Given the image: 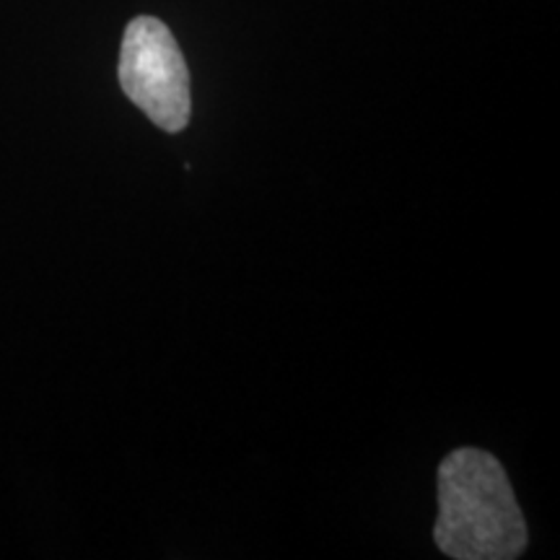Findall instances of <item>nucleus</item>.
<instances>
[{
	"label": "nucleus",
	"instance_id": "1",
	"mask_svg": "<svg viewBox=\"0 0 560 560\" xmlns=\"http://www.w3.org/2000/svg\"><path fill=\"white\" fill-rule=\"evenodd\" d=\"M433 540L454 560H514L527 548V522L493 454L462 446L441 462Z\"/></svg>",
	"mask_w": 560,
	"mask_h": 560
},
{
	"label": "nucleus",
	"instance_id": "2",
	"mask_svg": "<svg viewBox=\"0 0 560 560\" xmlns=\"http://www.w3.org/2000/svg\"><path fill=\"white\" fill-rule=\"evenodd\" d=\"M125 96L164 132H182L192 115L190 70L164 21L132 19L120 47Z\"/></svg>",
	"mask_w": 560,
	"mask_h": 560
}]
</instances>
